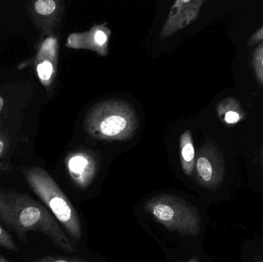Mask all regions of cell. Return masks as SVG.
Wrapping results in <instances>:
<instances>
[{
	"mask_svg": "<svg viewBox=\"0 0 263 262\" xmlns=\"http://www.w3.org/2000/svg\"><path fill=\"white\" fill-rule=\"evenodd\" d=\"M12 213V229L23 241L29 232H41L57 247L72 253V243L47 208L26 193H8Z\"/></svg>",
	"mask_w": 263,
	"mask_h": 262,
	"instance_id": "1",
	"label": "cell"
},
{
	"mask_svg": "<svg viewBox=\"0 0 263 262\" xmlns=\"http://www.w3.org/2000/svg\"><path fill=\"white\" fill-rule=\"evenodd\" d=\"M138 118L133 106L123 100H104L92 106L85 118V130L92 138L125 141L134 135Z\"/></svg>",
	"mask_w": 263,
	"mask_h": 262,
	"instance_id": "2",
	"label": "cell"
},
{
	"mask_svg": "<svg viewBox=\"0 0 263 262\" xmlns=\"http://www.w3.org/2000/svg\"><path fill=\"white\" fill-rule=\"evenodd\" d=\"M23 174L32 192L44 203L55 219L71 237L80 241L82 238L80 217L55 180L39 166L23 168Z\"/></svg>",
	"mask_w": 263,
	"mask_h": 262,
	"instance_id": "3",
	"label": "cell"
},
{
	"mask_svg": "<svg viewBox=\"0 0 263 262\" xmlns=\"http://www.w3.org/2000/svg\"><path fill=\"white\" fill-rule=\"evenodd\" d=\"M147 213L172 232L196 236L201 229V217L197 209L177 195H160L148 199L145 205Z\"/></svg>",
	"mask_w": 263,
	"mask_h": 262,
	"instance_id": "4",
	"label": "cell"
},
{
	"mask_svg": "<svg viewBox=\"0 0 263 262\" xmlns=\"http://www.w3.org/2000/svg\"><path fill=\"white\" fill-rule=\"evenodd\" d=\"M195 172L202 187L216 190L225 176V163L222 154L212 143H206L196 155Z\"/></svg>",
	"mask_w": 263,
	"mask_h": 262,
	"instance_id": "5",
	"label": "cell"
},
{
	"mask_svg": "<svg viewBox=\"0 0 263 262\" xmlns=\"http://www.w3.org/2000/svg\"><path fill=\"white\" fill-rule=\"evenodd\" d=\"M27 11L43 36H50L60 26L64 6L58 0H36L28 3Z\"/></svg>",
	"mask_w": 263,
	"mask_h": 262,
	"instance_id": "6",
	"label": "cell"
},
{
	"mask_svg": "<svg viewBox=\"0 0 263 262\" xmlns=\"http://www.w3.org/2000/svg\"><path fill=\"white\" fill-rule=\"evenodd\" d=\"M66 165L69 176L80 189H86L92 183L99 169L97 155L86 149H77L69 153Z\"/></svg>",
	"mask_w": 263,
	"mask_h": 262,
	"instance_id": "7",
	"label": "cell"
},
{
	"mask_svg": "<svg viewBox=\"0 0 263 262\" xmlns=\"http://www.w3.org/2000/svg\"><path fill=\"white\" fill-rule=\"evenodd\" d=\"M58 53V40L54 35L46 36L37 49L35 71L40 83L48 92L53 86L57 76Z\"/></svg>",
	"mask_w": 263,
	"mask_h": 262,
	"instance_id": "8",
	"label": "cell"
},
{
	"mask_svg": "<svg viewBox=\"0 0 263 262\" xmlns=\"http://www.w3.org/2000/svg\"><path fill=\"white\" fill-rule=\"evenodd\" d=\"M202 3L200 0L175 2L162 28L161 38H167L193 23L199 15Z\"/></svg>",
	"mask_w": 263,
	"mask_h": 262,
	"instance_id": "9",
	"label": "cell"
},
{
	"mask_svg": "<svg viewBox=\"0 0 263 262\" xmlns=\"http://www.w3.org/2000/svg\"><path fill=\"white\" fill-rule=\"evenodd\" d=\"M111 32L105 25L92 26L90 30L81 33H72L68 37L66 46L76 49H88L99 55L108 53V43Z\"/></svg>",
	"mask_w": 263,
	"mask_h": 262,
	"instance_id": "10",
	"label": "cell"
},
{
	"mask_svg": "<svg viewBox=\"0 0 263 262\" xmlns=\"http://www.w3.org/2000/svg\"><path fill=\"white\" fill-rule=\"evenodd\" d=\"M181 166L187 176H192L196 164V152L190 130L185 131L180 137Z\"/></svg>",
	"mask_w": 263,
	"mask_h": 262,
	"instance_id": "11",
	"label": "cell"
},
{
	"mask_svg": "<svg viewBox=\"0 0 263 262\" xmlns=\"http://www.w3.org/2000/svg\"><path fill=\"white\" fill-rule=\"evenodd\" d=\"M218 114L227 124L233 125L239 123L242 118L240 107L234 100H225L218 107Z\"/></svg>",
	"mask_w": 263,
	"mask_h": 262,
	"instance_id": "12",
	"label": "cell"
},
{
	"mask_svg": "<svg viewBox=\"0 0 263 262\" xmlns=\"http://www.w3.org/2000/svg\"><path fill=\"white\" fill-rule=\"evenodd\" d=\"M0 219L9 227H12V213L8 192L0 191Z\"/></svg>",
	"mask_w": 263,
	"mask_h": 262,
	"instance_id": "13",
	"label": "cell"
},
{
	"mask_svg": "<svg viewBox=\"0 0 263 262\" xmlns=\"http://www.w3.org/2000/svg\"><path fill=\"white\" fill-rule=\"evenodd\" d=\"M253 65L256 78L263 86V43L254 51Z\"/></svg>",
	"mask_w": 263,
	"mask_h": 262,
	"instance_id": "14",
	"label": "cell"
},
{
	"mask_svg": "<svg viewBox=\"0 0 263 262\" xmlns=\"http://www.w3.org/2000/svg\"><path fill=\"white\" fill-rule=\"evenodd\" d=\"M0 247L13 252H18V251L13 238L1 225H0Z\"/></svg>",
	"mask_w": 263,
	"mask_h": 262,
	"instance_id": "15",
	"label": "cell"
},
{
	"mask_svg": "<svg viewBox=\"0 0 263 262\" xmlns=\"http://www.w3.org/2000/svg\"><path fill=\"white\" fill-rule=\"evenodd\" d=\"M31 262H83L78 259L66 258L61 256H46L38 259L32 260Z\"/></svg>",
	"mask_w": 263,
	"mask_h": 262,
	"instance_id": "16",
	"label": "cell"
},
{
	"mask_svg": "<svg viewBox=\"0 0 263 262\" xmlns=\"http://www.w3.org/2000/svg\"><path fill=\"white\" fill-rule=\"evenodd\" d=\"M263 40V26L261 27L259 30L256 31L249 41V45L250 46H254V45L258 44Z\"/></svg>",
	"mask_w": 263,
	"mask_h": 262,
	"instance_id": "17",
	"label": "cell"
},
{
	"mask_svg": "<svg viewBox=\"0 0 263 262\" xmlns=\"http://www.w3.org/2000/svg\"><path fill=\"white\" fill-rule=\"evenodd\" d=\"M8 149V142L4 135H0V158L3 156Z\"/></svg>",
	"mask_w": 263,
	"mask_h": 262,
	"instance_id": "18",
	"label": "cell"
},
{
	"mask_svg": "<svg viewBox=\"0 0 263 262\" xmlns=\"http://www.w3.org/2000/svg\"><path fill=\"white\" fill-rule=\"evenodd\" d=\"M5 101L1 96H0V112L3 110V107H4Z\"/></svg>",
	"mask_w": 263,
	"mask_h": 262,
	"instance_id": "19",
	"label": "cell"
},
{
	"mask_svg": "<svg viewBox=\"0 0 263 262\" xmlns=\"http://www.w3.org/2000/svg\"><path fill=\"white\" fill-rule=\"evenodd\" d=\"M255 262H263V256L254 257Z\"/></svg>",
	"mask_w": 263,
	"mask_h": 262,
	"instance_id": "20",
	"label": "cell"
},
{
	"mask_svg": "<svg viewBox=\"0 0 263 262\" xmlns=\"http://www.w3.org/2000/svg\"><path fill=\"white\" fill-rule=\"evenodd\" d=\"M186 262H199V261L197 257H193V258H190V259Z\"/></svg>",
	"mask_w": 263,
	"mask_h": 262,
	"instance_id": "21",
	"label": "cell"
},
{
	"mask_svg": "<svg viewBox=\"0 0 263 262\" xmlns=\"http://www.w3.org/2000/svg\"><path fill=\"white\" fill-rule=\"evenodd\" d=\"M0 262H11L9 261V260L6 259L5 257H3V255H0Z\"/></svg>",
	"mask_w": 263,
	"mask_h": 262,
	"instance_id": "22",
	"label": "cell"
}]
</instances>
